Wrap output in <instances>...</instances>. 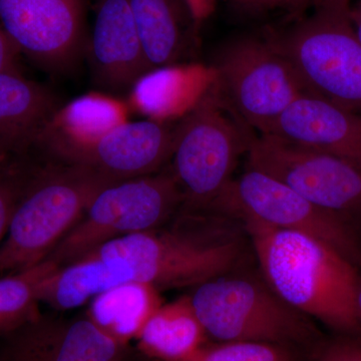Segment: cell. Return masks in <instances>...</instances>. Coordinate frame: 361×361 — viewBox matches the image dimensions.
I'll use <instances>...</instances> for the list:
<instances>
[{
    "mask_svg": "<svg viewBox=\"0 0 361 361\" xmlns=\"http://www.w3.org/2000/svg\"><path fill=\"white\" fill-rule=\"evenodd\" d=\"M233 217L243 221L266 283L285 302L337 331H360V277L353 263L308 235L246 213Z\"/></svg>",
    "mask_w": 361,
    "mask_h": 361,
    "instance_id": "1",
    "label": "cell"
},
{
    "mask_svg": "<svg viewBox=\"0 0 361 361\" xmlns=\"http://www.w3.org/2000/svg\"><path fill=\"white\" fill-rule=\"evenodd\" d=\"M113 183L73 163L30 173L0 245V273L13 274L47 260L94 196Z\"/></svg>",
    "mask_w": 361,
    "mask_h": 361,
    "instance_id": "2",
    "label": "cell"
},
{
    "mask_svg": "<svg viewBox=\"0 0 361 361\" xmlns=\"http://www.w3.org/2000/svg\"><path fill=\"white\" fill-rule=\"evenodd\" d=\"M230 111L212 90L174 129L171 171L192 208L212 206L232 182L240 156L247 153L252 133Z\"/></svg>",
    "mask_w": 361,
    "mask_h": 361,
    "instance_id": "3",
    "label": "cell"
},
{
    "mask_svg": "<svg viewBox=\"0 0 361 361\" xmlns=\"http://www.w3.org/2000/svg\"><path fill=\"white\" fill-rule=\"evenodd\" d=\"M190 297L207 336L216 341L283 346L315 336L310 317L285 302L267 283L251 278H214Z\"/></svg>",
    "mask_w": 361,
    "mask_h": 361,
    "instance_id": "4",
    "label": "cell"
},
{
    "mask_svg": "<svg viewBox=\"0 0 361 361\" xmlns=\"http://www.w3.org/2000/svg\"><path fill=\"white\" fill-rule=\"evenodd\" d=\"M350 13L317 8L289 32L269 39L308 94L361 116V44Z\"/></svg>",
    "mask_w": 361,
    "mask_h": 361,
    "instance_id": "5",
    "label": "cell"
},
{
    "mask_svg": "<svg viewBox=\"0 0 361 361\" xmlns=\"http://www.w3.org/2000/svg\"><path fill=\"white\" fill-rule=\"evenodd\" d=\"M183 202L172 171L113 183L94 196L78 224L47 259L63 267L111 240L152 231Z\"/></svg>",
    "mask_w": 361,
    "mask_h": 361,
    "instance_id": "6",
    "label": "cell"
},
{
    "mask_svg": "<svg viewBox=\"0 0 361 361\" xmlns=\"http://www.w3.org/2000/svg\"><path fill=\"white\" fill-rule=\"evenodd\" d=\"M218 96L247 128L265 134L296 99L308 94L270 39L241 37L215 63Z\"/></svg>",
    "mask_w": 361,
    "mask_h": 361,
    "instance_id": "7",
    "label": "cell"
},
{
    "mask_svg": "<svg viewBox=\"0 0 361 361\" xmlns=\"http://www.w3.org/2000/svg\"><path fill=\"white\" fill-rule=\"evenodd\" d=\"M242 249L236 237L205 240L152 230L111 240L89 255L125 261L134 272L135 282L159 290L196 287L227 274L238 263Z\"/></svg>",
    "mask_w": 361,
    "mask_h": 361,
    "instance_id": "8",
    "label": "cell"
},
{
    "mask_svg": "<svg viewBox=\"0 0 361 361\" xmlns=\"http://www.w3.org/2000/svg\"><path fill=\"white\" fill-rule=\"evenodd\" d=\"M248 168L279 180L314 205L353 224L361 221V169L336 156L252 134Z\"/></svg>",
    "mask_w": 361,
    "mask_h": 361,
    "instance_id": "9",
    "label": "cell"
},
{
    "mask_svg": "<svg viewBox=\"0 0 361 361\" xmlns=\"http://www.w3.org/2000/svg\"><path fill=\"white\" fill-rule=\"evenodd\" d=\"M223 213H246L282 229L308 235L334 248L351 263H361L356 225L306 200L290 188L254 169L232 180L212 204Z\"/></svg>",
    "mask_w": 361,
    "mask_h": 361,
    "instance_id": "10",
    "label": "cell"
},
{
    "mask_svg": "<svg viewBox=\"0 0 361 361\" xmlns=\"http://www.w3.org/2000/svg\"><path fill=\"white\" fill-rule=\"evenodd\" d=\"M85 8V0H0V23L20 54L65 71L84 54Z\"/></svg>",
    "mask_w": 361,
    "mask_h": 361,
    "instance_id": "11",
    "label": "cell"
},
{
    "mask_svg": "<svg viewBox=\"0 0 361 361\" xmlns=\"http://www.w3.org/2000/svg\"><path fill=\"white\" fill-rule=\"evenodd\" d=\"M127 345L89 315L40 314L0 336V361H123Z\"/></svg>",
    "mask_w": 361,
    "mask_h": 361,
    "instance_id": "12",
    "label": "cell"
},
{
    "mask_svg": "<svg viewBox=\"0 0 361 361\" xmlns=\"http://www.w3.org/2000/svg\"><path fill=\"white\" fill-rule=\"evenodd\" d=\"M174 130L159 121L118 123L96 141L56 151L113 182L155 174L170 160Z\"/></svg>",
    "mask_w": 361,
    "mask_h": 361,
    "instance_id": "13",
    "label": "cell"
},
{
    "mask_svg": "<svg viewBox=\"0 0 361 361\" xmlns=\"http://www.w3.org/2000/svg\"><path fill=\"white\" fill-rule=\"evenodd\" d=\"M265 135L361 169V116L311 94L296 99Z\"/></svg>",
    "mask_w": 361,
    "mask_h": 361,
    "instance_id": "14",
    "label": "cell"
},
{
    "mask_svg": "<svg viewBox=\"0 0 361 361\" xmlns=\"http://www.w3.org/2000/svg\"><path fill=\"white\" fill-rule=\"evenodd\" d=\"M90 47L94 78L104 89L120 92L153 71L129 0H97Z\"/></svg>",
    "mask_w": 361,
    "mask_h": 361,
    "instance_id": "15",
    "label": "cell"
},
{
    "mask_svg": "<svg viewBox=\"0 0 361 361\" xmlns=\"http://www.w3.org/2000/svg\"><path fill=\"white\" fill-rule=\"evenodd\" d=\"M59 111V99L44 85L23 73H0V157L39 144Z\"/></svg>",
    "mask_w": 361,
    "mask_h": 361,
    "instance_id": "16",
    "label": "cell"
},
{
    "mask_svg": "<svg viewBox=\"0 0 361 361\" xmlns=\"http://www.w3.org/2000/svg\"><path fill=\"white\" fill-rule=\"evenodd\" d=\"M152 70L175 65L191 42L195 20L183 0H129Z\"/></svg>",
    "mask_w": 361,
    "mask_h": 361,
    "instance_id": "17",
    "label": "cell"
},
{
    "mask_svg": "<svg viewBox=\"0 0 361 361\" xmlns=\"http://www.w3.org/2000/svg\"><path fill=\"white\" fill-rule=\"evenodd\" d=\"M130 282H135L134 272L125 261L85 256L52 271L40 286L39 301L56 310H73L90 298Z\"/></svg>",
    "mask_w": 361,
    "mask_h": 361,
    "instance_id": "18",
    "label": "cell"
},
{
    "mask_svg": "<svg viewBox=\"0 0 361 361\" xmlns=\"http://www.w3.org/2000/svg\"><path fill=\"white\" fill-rule=\"evenodd\" d=\"M207 336L189 296L161 305L147 320L135 341L140 350L159 361H179L204 345Z\"/></svg>",
    "mask_w": 361,
    "mask_h": 361,
    "instance_id": "19",
    "label": "cell"
},
{
    "mask_svg": "<svg viewBox=\"0 0 361 361\" xmlns=\"http://www.w3.org/2000/svg\"><path fill=\"white\" fill-rule=\"evenodd\" d=\"M161 305L158 289L130 282L94 297L89 316L118 341L128 344Z\"/></svg>",
    "mask_w": 361,
    "mask_h": 361,
    "instance_id": "20",
    "label": "cell"
},
{
    "mask_svg": "<svg viewBox=\"0 0 361 361\" xmlns=\"http://www.w3.org/2000/svg\"><path fill=\"white\" fill-rule=\"evenodd\" d=\"M59 267L47 259L35 267L0 278V336L32 322L39 311V289L45 278Z\"/></svg>",
    "mask_w": 361,
    "mask_h": 361,
    "instance_id": "21",
    "label": "cell"
},
{
    "mask_svg": "<svg viewBox=\"0 0 361 361\" xmlns=\"http://www.w3.org/2000/svg\"><path fill=\"white\" fill-rule=\"evenodd\" d=\"M179 361H289L282 346L262 342L227 341L202 345Z\"/></svg>",
    "mask_w": 361,
    "mask_h": 361,
    "instance_id": "22",
    "label": "cell"
},
{
    "mask_svg": "<svg viewBox=\"0 0 361 361\" xmlns=\"http://www.w3.org/2000/svg\"><path fill=\"white\" fill-rule=\"evenodd\" d=\"M30 173L0 161V245L6 238L14 209Z\"/></svg>",
    "mask_w": 361,
    "mask_h": 361,
    "instance_id": "23",
    "label": "cell"
},
{
    "mask_svg": "<svg viewBox=\"0 0 361 361\" xmlns=\"http://www.w3.org/2000/svg\"><path fill=\"white\" fill-rule=\"evenodd\" d=\"M229 2L239 13L256 16L274 11L296 13L314 0H229Z\"/></svg>",
    "mask_w": 361,
    "mask_h": 361,
    "instance_id": "24",
    "label": "cell"
},
{
    "mask_svg": "<svg viewBox=\"0 0 361 361\" xmlns=\"http://www.w3.org/2000/svg\"><path fill=\"white\" fill-rule=\"evenodd\" d=\"M320 361H361V341L336 342L324 351Z\"/></svg>",
    "mask_w": 361,
    "mask_h": 361,
    "instance_id": "25",
    "label": "cell"
},
{
    "mask_svg": "<svg viewBox=\"0 0 361 361\" xmlns=\"http://www.w3.org/2000/svg\"><path fill=\"white\" fill-rule=\"evenodd\" d=\"M20 52L0 27V73H21Z\"/></svg>",
    "mask_w": 361,
    "mask_h": 361,
    "instance_id": "26",
    "label": "cell"
},
{
    "mask_svg": "<svg viewBox=\"0 0 361 361\" xmlns=\"http://www.w3.org/2000/svg\"><path fill=\"white\" fill-rule=\"evenodd\" d=\"M189 7L195 20H199L207 16L212 7L213 0H183Z\"/></svg>",
    "mask_w": 361,
    "mask_h": 361,
    "instance_id": "27",
    "label": "cell"
},
{
    "mask_svg": "<svg viewBox=\"0 0 361 361\" xmlns=\"http://www.w3.org/2000/svg\"><path fill=\"white\" fill-rule=\"evenodd\" d=\"M316 7L327 11H350L351 0H314Z\"/></svg>",
    "mask_w": 361,
    "mask_h": 361,
    "instance_id": "28",
    "label": "cell"
},
{
    "mask_svg": "<svg viewBox=\"0 0 361 361\" xmlns=\"http://www.w3.org/2000/svg\"><path fill=\"white\" fill-rule=\"evenodd\" d=\"M350 18L356 37L361 44V0H358L355 8H351Z\"/></svg>",
    "mask_w": 361,
    "mask_h": 361,
    "instance_id": "29",
    "label": "cell"
},
{
    "mask_svg": "<svg viewBox=\"0 0 361 361\" xmlns=\"http://www.w3.org/2000/svg\"><path fill=\"white\" fill-rule=\"evenodd\" d=\"M357 308H358V313H360V322H361V278H360V287H358Z\"/></svg>",
    "mask_w": 361,
    "mask_h": 361,
    "instance_id": "30",
    "label": "cell"
}]
</instances>
